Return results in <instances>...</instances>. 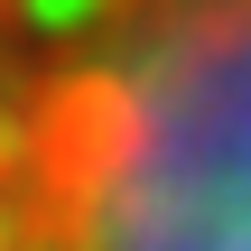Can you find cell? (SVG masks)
<instances>
[{
	"instance_id": "2",
	"label": "cell",
	"mask_w": 251,
	"mask_h": 251,
	"mask_svg": "<svg viewBox=\"0 0 251 251\" xmlns=\"http://www.w3.org/2000/svg\"><path fill=\"white\" fill-rule=\"evenodd\" d=\"M47 0H0V140H9V112H19V93H28V75H37V47H47Z\"/></svg>"
},
{
	"instance_id": "1",
	"label": "cell",
	"mask_w": 251,
	"mask_h": 251,
	"mask_svg": "<svg viewBox=\"0 0 251 251\" xmlns=\"http://www.w3.org/2000/svg\"><path fill=\"white\" fill-rule=\"evenodd\" d=\"M0 251H251V0H65L0 140Z\"/></svg>"
}]
</instances>
